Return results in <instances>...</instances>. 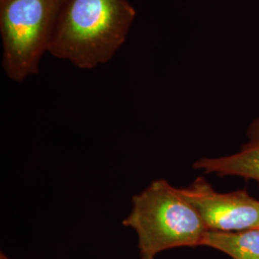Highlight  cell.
I'll list each match as a JSON object with an SVG mask.
<instances>
[{
  "instance_id": "obj_1",
  "label": "cell",
  "mask_w": 259,
  "mask_h": 259,
  "mask_svg": "<svg viewBox=\"0 0 259 259\" xmlns=\"http://www.w3.org/2000/svg\"><path fill=\"white\" fill-rule=\"evenodd\" d=\"M136 15L127 0H60L48 51L93 69L120 48Z\"/></svg>"
},
{
  "instance_id": "obj_4",
  "label": "cell",
  "mask_w": 259,
  "mask_h": 259,
  "mask_svg": "<svg viewBox=\"0 0 259 259\" xmlns=\"http://www.w3.org/2000/svg\"><path fill=\"white\" fill-rule=\"evenodd\" d=\"M179 192L202 217L207 231L239 232L259 228V200L245 190L216 191L199 177Z\"/></svg>"
},
{
  "instance_id": "obj_6",
  "label": "cell",
  "mask_w": 259,
  "mask_h": 259,
  "mask_svg": "<svg viewBox=\"0 0 259 259\" xmlns=\"http://www.w3.org/2000/svg\"><path fill=\"white\" fill-rule=\"evenodd\" d=\"M202 246L220 250L232 259H259V228L239 232L207 231Z\"/></svg>"
},
{
  "instance_id": "obj_3",
  "label": "cell",
  "mask_w": 259,
  "mask_h": 259,
  "mask_svg": "<svg viewBox=\"0 0 259 259\" xmlns=\"http://www.w3.org/2000/svg\"><path fill=\"white\" fill-rule=\"evenodd\" d=\"M60 0H0L2 65L10 79L37 74L48 51Z\"/></svg>"
},
{
  "instance_id": "obj_8",
  "label": "cell",
  "mask_w": 259,
  "mask_h": 259,
  "mask_svg": "<svg viewBox=\"0 0 259 259\" xmlns=\"http://www.w3.org/2000/svg\"><path fill=\"white\" fill-rule=\"evenodd\" d=\"M141 259H152V258H145V257H141Z\"/></svg>"
},
{
  "instance_id": "obj_5",
  "label": "cell",
  "mask_w": 259,
  "mask_h": 259,
  "mask_svg": "<svg viewBox=\"0 0 259 259\" xmlns=\"http://www.w3.org/2000/svg\"><path fill=\"white\" fill-rule=\"evenodd\" d=\"M249 140L240 150L230 156L202 157L193 163L195 170L219 176H238L259 183V118L248 130Z\"/></svg>"
},
{
  "instance_id": "obj_2",
  "label": "cell",
  "mask_w": 259,
  "mask_h": 259,
  "mask_svg": "<svg viewBox=\"0 0 259 259\" xmlns=\"http://www.w3.org/2000/svg\"><path fill=\"white\" fill-rule=\"evenodd\" d=\"M123 226L138 234L140 256L154 259L163 250L202 246L207 229L200 214L165 180H156L132 198Z\"/></svg>"
},
{
  "instance_id": "obj_7",
  "label": "cell",
  "mask_w": 259,
  "mask_h": 259,
  "mask_svg": "<svg viewBox=\"0 0 259 259\" xmlns=\"http://www.w3.org/2000/svg\"><path fill=\"white\" fill-rule=\"evenodd\" d=\"M0 259H9L7 257V255L5 254V253H3V252H1L0 253Z\"/></svg>"
}]
</instances>
